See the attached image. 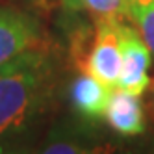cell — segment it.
Here are the masks:
<instances>
[{
  "label": "cell",
  "instance_id": "cell-1",
  "mask_svg": "<svg viewBox=\"0 0 154 154\" xmlns=\"http://www.w3.org/2000/svg\"><path fill=\"white\" fill-rule=\"evenodd\" d=\"M60 89V56L48 43L0 67V152L28 147L52 112Z\"/></svg>",
  "mask_w": 154,
  "mask_h": 154
},
{
  "label": "cell",
  "instance_id": "cell-2",
  "mask_svg": "<svg viewBox=\"0 0 154 154\" xmlns=\"http://www.w3.org/2000/svg\"><path fill=\"white\" fill-rule=\"evenodd\" d=\"M39 19L9 4H0V67L30 48L45 45Z\"/></svg>",
  "mask_w": 154,
  "mask_h": 154
},
{
  "label": "cell",
  "instance_id": "cell-3",
  "mask_svg": "<svg viewBox=\"0 0 154 154\" xmlns=\"http://www.w3.org/2000/svg\"><path fill=\"white\" fill-rule=\"evenodd\" d=\"M119 23L121 20H95V37L85 58V71L108 87H117L123 65Z\"/></svg>",
  "mask_w": 154,
  "mask_h": 154
},
{
  "label": "cell",
  "instance_id": "cell-4",
  "mask_svg": "<svg viewBox=\"0 0 154 154\" xmlns=\"http://www.w3.org/2000/svg\"><path fill=\"white\" fill-rule=\"evenodd\" d=\"M119 37H121V54H123V65L117 87L123 91H130L136 95H143L150 84L149 67L152 52L147 43L139 35L137 28L130 26L121 20L119 23Z\"/></svg>",
  "mask_w": 154,
  "mask_h": 154
},
{
  "label": "cell",
  "instance_id": "cell-5",
  "mask_svg": "<svg viewBox=\"0 0 154 154\" xmlns=\"http://www.w3.org/2000/svg\"><path fill=\"white\" fill-rule=\"evenodd\" d=\"M109 95V87L87 71H78L67 85V98L72 112L85 123H95L106 115Z\"/></svg>",
  "mask_w": 154,
  "mask_h": 154
},
{
  "label": "cell",
  "instance_id": "cell-6",
  "mask_svg": "<svg viewBox=\"0 0 154 154\" xmlns=\"http://www.w3.org/2000/svg\"><path fill=\"white\" fill-rule=\"evenodd\" d=\"M104 119L109 128L123 137H134L145 132V113L139 95L119 89L109 95Z\"/></svg>",
  "mask_w": 154,
  "mask_h": 154
},
{
  "label": "cell",
  "instance_id": "cell-7",
  "mask_svg": "<svg viewBox=\"0 0 154 154\" xmlns=\"http://www.w3.org/2000/svg\"><path fill=\"white\" fill-rule=\"evenodd\" d=\"M87 125L89 123H85V121L56 125L48 130L39 150L47 154H84L98 150L97 137Z\"/></svg>",
  "mask_w": 154,
  "mask_h": 154
},
{
  "label": "cell",
  "instance_id": "cell-8",
  "mask_svg": "<svg viewBox=\"0 0 154 154\" xmlns=\"http://www.w3.org/2000/svg\"><path fill=\"white\" fill-rule=\"evenodd\" d=\"M69 9H85L95 20H125L126 0H61Z\"/></svg>",
  "mask_w": 154,
  "mask_h": 154
},
{
  "label": "cell",
  "instance_id": "cell-9",
  "mask_svg": "<svg viewBox=\"0 0 154 154\" xmlns=\"http://www.w3.org/2000/svg\"><path fill=\"white\" fill-rule=\"evenodd\" d=\"M126 19L136 24L154 56V0H126Z\"/></svg>",
  "mask_w": 154,
  "mask_h": 154
},
{
  "label": "cell",
  "instance_id": "cell-10",
  "mask_svg": "<svg viewBox=\"0 0 154 154\" xmlns=\"http://www.w3.org/2000/svg\"><path fill=\"white\" fill-rule=\"evenodd\" d=\"M34 2H47V0H34Z\"/></svg>",
  "mask_w": 154,
  "mask_h": 154
}]
</instances>
